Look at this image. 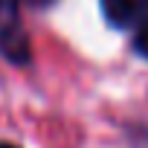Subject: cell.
<instances>
[{"instance_id":"obj_6","label":"cell","mask_w":148,"mask_h":148,"mask_svg":"<svg viewBox=\"0 0 148 148\" xmlns=\"http://www.w3.org/2000/svg\"><path fill=\"white\" fill-rule=\"evenodd\" d=\"M35 3H49V0H35Z\"/></svg>"},{"instance_id":"obj_2","label":"cell","mask_w":148,"mask_h":148,"mask_svg":"<svg viewBox=\"0 0 148 148\" xmlns=\"http://www.w3.org/2000/svg\"><path fill=\"white\" fill-rule=\"evenodd\" d=\"M0 52L15 64H26L29 61V38L18 23H9L0 29Z\"/></svg>"},{"instance_id":"obj_1","label":"cell","mask_w":148,"mask_h":148,"mask_svg":"<svg viewBox=\"0 0 148 148\" xmlns=\"http://www.w3.org/2000/svg\"><path fill=\"white\" fill-rule=\"evenodd\" d=\"M102 15L116 29L139 26L148 18V0H102Z\"/></svg>"},{"instance_id":"obj_3","label":"cell","mask_w":148,"mask_h":148,"mask_svg":"<svg viewBox=\"0 0 148 148\" xmlns=\"http://www.w3.org/2000/svg\"><path fill=\"white\" fill-rule=\"evenodd\" d=\"M134 49H136L142 58H148V18L136 26V35H134Z\"/></svg>"},{"instance_id":"obj_5","label":"cell","mask_w":148,"mask_h":148,"mask_svg":"<svg viewBox=\"0 0 148 148\" xmlns=\"http://www.w3.org/2000/svg\"><path fill=\"white\" fill-rule=\"evenodd\" d=\"M9 3H15V0H0V6H9Z\"/></svg>"},{"instance_id":"obj_4","label":"cell","mask_w":148,"mask_h":148,"mask_svg":"<svg viewBox=\"0 0 148 148\" xmlns=\"http://www.w3.org/2000/svg\"><path fill=\"white\" fill-rule=\"evenodd\" d=\"M0 148H15V145L12 142H0Z\"/></svg>"}]
</instances>
